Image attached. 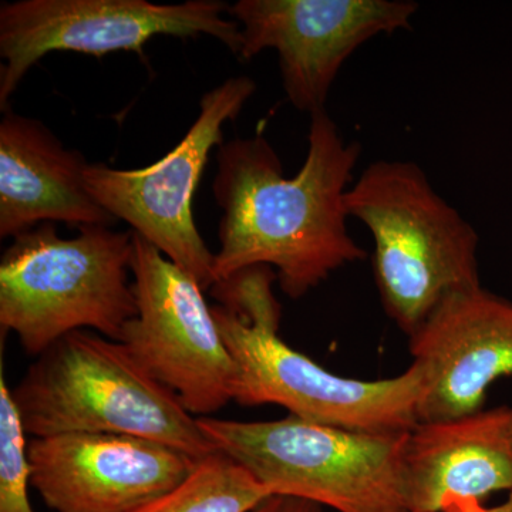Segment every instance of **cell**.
<instances>
[{
    "label": "cell",
    "instance_id": "obj_1",
    "mask_svg": "<svg viewBox=\"0 0 512 512\" xmlns=\"http://www.w3.org/2000/svg\"><path fill=\"white\" fill-rule=\"evenodd\" d=\"M308 141V156L293 177L265 137L235 138L218 150L214 195L224 214L215 284L269 266L282 292L299 299L366 258L350 237L345 204L362 148L346 143L326 109L312 114Z\"/></svg>",
    "mask_w": 512,
    "mask_h": 512
},
{
    "label": "cell",
    "instance_id": "obj_2",
    "mask_svg": "<svg viewBox=\"0 0 512 512\" xmlns=\"http://www.w3.org/2000/svg\"><path fill=\"white\" fill-rule=\"evenodd\" d=\"M274 269L254 266L210 289L212 313L237 369L234 402L276 404L299 419L366 433H409L419 424L423 373L410 365L402 375L357 380L323 369L279 336L281 305Z\"/></svg>",
    "mask_w": 512,
    "mask_h": 512
},
{
    "label": "cell",
    "instance_id": "obj_3",
    "mask_svg": "<svg viewBox=\"0 0 512 512\" xmlns=\"http://www.w3.org/2000/svg\"><path fill=\"white\" fill-rule=\"evenodd\" d=\"M12 397L30 439L116 434L158 441L195 460L217 453L198 417L123 343L87 330L37 356Z\"/></svg>",
    "mask_w": 512,
    "mask_h": 512
},
{
    "label": "cell",
    "instance_id": "obj_4",
    "mask_svg": "<svg viewBox=\"0 0 512 512\" xmlns=\"http://www.w3.org/2000/svg\"><path fill=\"white\" fill-rule=\"evenodd\" d=\"M375 242L373 274L387 315L412 336L454 293L480 288L478 235L410 161L367 165L345 198Z\"/></svg>",
    "mask_w": 512,
    "mask_h": 512
},
{
    "label": "cell",
    "instance_id": "obj_5",
    "mask_svg": "<svg viewBox=\"0 0 512 512\" xmlns=\"http://www.w3.org/2000/svg\"><path fill=\"white\" fill-rule=\"evenodd\" d=\"M131 258L133 231L89 225L64 239L46 222L23 232L0 261L2 333L36 357L77 330L119 342L137 316Z\"/></svg>",
    "mask_w": 512,
    "mask_h": 512
},
{
    "label": "cell",
    "instance_id": "obj_6",
    "mask_svg": "<svg viewBox=\"0 0 512 512\" xmlns=\"http://www.w3.org/2000/svg\"><path fill=\"white\" fill-rule=\"evenodd\" d=\"M217 451L247 468L271 495L338 512H409L403 484L406 434L340 429L289 414L281 420L198 417Z\"/></svg>",
    "mask_w": 512,
    "mask_h": 512
},
{
    "label": "cell",
    "instance_id": "obj_7",
    "mask_svg": "<svg viewBox=\"0 0 512 512\" xmlns=\"http://www.w3.org/2000/svg\"><path fill=\"white\" fill-rule=\"evenodd\" d=\"M220 0L156 5L147 0H18L0 6V107L26 73L47 53L76 52L101 57L114 52L144 56L151 37L168 35L220 40L235 55L241 26L225 18ZM229 15V13H228Z\"/></svg>",
    "mask_w": 512,
    "mask_h": 512
},
{
    "label": "cell",
    "instance_id": "obj_8",
    "mask_svg": "<svg viewBox=\"0 0 512 512\" xmlns=\"http://www.w3.org/2000/svg\"><path fill=\"white\" fill-rule=\"evenodd\" d=\"M247 76L231 77L205 93L200 114L183 140L157 163L138 170L106 164L86 168L87 190L117 221L147 239L205 292L214 286V254L192 217V198L212 148L222 146V128L237 119L255 93Z\"/></svg>",
    "mask_w": 512,
    "mask_h": 512
},
{
    "label": "cell",
    "instance_id": "obj_9",
    "mask_svg": "<svg viewBox=\"0 0 512 512\" xmlns=\"http://www.w3.org/2000/svg\"><path fill=\"white\" fill-rule=\"evenodd\" d=\"M131 276L137 316L119 342L192 416L234 402L237 369L200 284L136 232Z\"/></svg>",
    "mask_w": 512,
    "mask_h": 512
},
{
    "label": "cell",
    "instance_id": "obj_10",
    "mask_svg": "<svg viewBox=\"0 0 512 512\" xmlns=\"http://www.w3.org/2000/svg\"><path fill=\"white\" fill-rule=\"evenodd\" d=\"M417 10L412 0H239L228 13L241 26L238 56L276 50L286 97L312 116L346 60L373 37L412 28Z\"/></svg>",
    "mask_w": 512,
    "mask_h": 512
},
{
    "label": "cell",
    "instance_id": "obj_11",
    "mask_svg": "<svg viewBox=\"0 0 512 512\" xmlns=\"http://www.w3.org/2000/svg\"><path fill=\"white\" fill-rule=\"evenodd\" d=\"M28 460L30 484L56 512H136L198 461L158 441L89 433L30 439Z\"/></svg>",
    "mask_w": 512,
    "mask_h": 512
},
{
    "label": "cell",
    "instance_id": "obj_12",
    "mask_svg": "<svg viewBox=\"0 0 512 512\" xmlns=\"http://www.w3.org/2000/svg\"><path fill=\"white\" fill-rule=\"evenodd\" d=\"M409 339L419 423L480 412L491 384L512 376V302L483 286L448 296Z\"/></svg>",
    "mask_w": 512,
    "mask_h": 512
},
{
    "label": "cell",
    "instance_id": "obj_13",
    "mask_svg": "<svg viewBox=\"0 0 512 512\" xmlns=\"http://www.w3.org/2000/svg\"><path fill=\"white\" fill-rule=\"evenodd\" d=\"M403 484L409 512H450L511 493V407L417 424L404 440Z\"/></svg>",
    "mask_w": 512,
    "mask_h": 512
},
{
    "label": "cell",
    "instance_id": "obj_14",
    "mask_svg": "<svg viewBox=\"0 0 512 512\" xmlns=\"http://www.w3.org/2000/svg\"><path fill=\"white\" fill-rule=\"evenodd\" d=\"M87 165L42 121L6 111L0 121V238L46 222L111 227L116 218L87 190Z\"/></svg>",
    "mask_w": 512,
    "mask_h": 512
},
{
    "label": "cell",
    "instance_id": "obj_15",
    "mask_svg": "<svg viewBox=\"0 0 512 512\" xmlns=\"http://www.w3.org/2000/svg\"><path fill=\"white\" fill-rule=\"evenodd\" d=\"M268 497L247 468L217 451L198 460L173 490L136 512H252Z\"/></svg>",
    "mask_w": 512,
    "mask_h": 512
},
{
    "label": "cell",
    "instance_id": "obj_16",
    "mask_svg": "<svg viewBox=\"0 0 512 512\" xmlns=\"http://www.w3.org/2000/svg\"><path fill=\"white\" fill-rule=\"evenodd\" d=\"M0 370V512H33L29 498V436L3 367Z\"/></svg>",
    "mask_w": 512,
    "mask_h": 512
},
{
    "label": "cell",
    "instance_id": "obj_17",
    "mask_svg": "<svg viewBox=\"0 0 512 512\" xmlns=\"http://www.w3.org/2000/svg\"><path fill=\"white\" fill-rule=\"evenodd\" d=\"M252 512H326L322 505L289 497V495H271L264 503L258 505Z\"/></svg>",
    "mask_w": 512,
    "mask_h": 512
},
{
    "label": "cell",
    "instance_id": "obj_18",
    "mask_svg": "<svg viewBox=\"0 0 512 512\" xmlns=\"http://www.w3.org/2000/svg\"><path fill=\"white\" fill-rule=\"evenodd\" d=\"M450 512H512V491L503 504L495 505V507H484L483 503H477L476 501V503L461 505V507Z\"/></svg>",
    "mask_w": 512,
    "mask_h": 512
}]
</instances>
